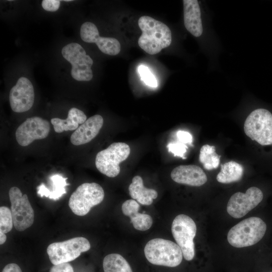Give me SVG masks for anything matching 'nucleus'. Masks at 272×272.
Wrapping results in <instances>:
<instances>
[{"instance_id":"f257e3e1","label":"nucleus","mask_w":272,"mask_h":272,"mask_svg":"<svg viewBox=\"0 0 272 272\" xmlns=\"http://www.w3.org/2000/svg\"><path fill=\"white\" fill-rule=\"evenodd\" d=\"M142 34L138 39L139 46L149 54H156L168 47L172 42L169 28L152 17L143 16L138 20Z\"/></svg>"},{"instance_id":"f03ea898","label":"nucleus","mask_w":272,"mask_h":272,"mask_svg":"<svg viewBox=\"0 0 272 272\" xmlns=\"http://www.w3.org/2000/svg\"><path fill=\"white\" fill-rule=\"evenodd\" d=\"M266 230V224L261 219L252 217L231 228L228 233L227 240L231 245L236 248L250 246L262 238Z\"/></svg>"},{"instance_id":"7ed1b4c3","label":"nucleus","mask_w":272,"mask_h":272,"mask_svg":"<svg viewBox=\"0 0 272 272\" xmlns=\"http://www.w3.org/2000/svg\"><path fill=\"white\" fill-rule=\"evenodd\" d=\"M144 253L152 264L168 267L178 266L183 258L182 251L177 244L162 238H154L148 241Z\"/></svg>"},{"instance_id":"20e7f679","label":"nucleus","mask_w":272,"mask_h":272,"mask_svg":"<svg viewBox=\"0 0 272 272\" xmlns=\"http://www.w3.org/2000/svg\"><path fill=\"white\" fill-rule=\"evenodd\" d=\"M104 197V190L99 184L84 183L79 186L72 194L69 206L74 214L84 216L93 207L100 203Z\"/></svg>"},{"instance_id":"39448f33","label":"nucleus","mask_w":272,"mask_h":272,"mask_svg":"<svg viewBox=\"0 0 272 272\" xmlns=\"http://www.w3.org/2000/svg\"><path fill=\"white\" fill-rule=\"evenodd\" d=\"M244 132L261 145L272 144V114L263 108L252 111L244 124Z\"/></svg>"},{"instance_id":"423d86ee","label":"nucleus","mask_w":272,"mask_h":272,"mask_svg":"<svg viewBox=\"0 0 272 272\" xmlns=\"http://www.w3.org/2000/svg\"><path fill=\"white\" fill-rule=\"evenodd\" d=\"M130 151L127 144L121 142L113 143L97 153L95 159L96 167L103 174L109 177H116L120 171L119 164L127 158Z\"/></svg>"},{"instance_id":"0eeeda50","label":"nucleus","mask_w":272,"mask_h":272,"mask_svg":"<svg viewBox=\"0 0 272 272\" xmlns=\"http://www.w3.org/2000/svg\"><path fill=\"white\" fill-rule=\"evenodd\" d=\"M91 248L89 240L85 237H77L62 242L52 243L47 248V253L53 265L66 263L78 258L81 253Z\"/></svg>"},{"instance_id":"6e6552de","label":"nucleus","mask_w":272,"mask_h":272,"mask_svg":"<svg viewBox=\"0 0 272 272\" xmlns=\"http://www.w3.org/2000/svg\"><path fill=\"white\" fill-rule=\"evenodd\" d=\"M62 56L72 65L71 74L78 81H89L93 78V61L78 43H70L61 50Z\"/></svg>"},{"instance_id":"1a4fd4ad","label":"nucleus","mask_w":272,"mask_h":272,"mask_svg":"<svg viewBox=\"0 0 272 272\" xmlns=\"http://www.w3.org/2000/svg\"><path fill=\"white\" fill-rule=\"evenodd\" d=\"M172 235L180 247L185 260H191L195 254L193 239L196 233L194 221L189 216L180 214L173 221L171 226Z\"/></svg>"},{"instance_id":"9d476101","label":"nucleus","mask_w":272,"mask_h":272,"mask_svg":"<svg viewBox=\"0 0 272 272\" xmlns=\"http://www.w3.org/2000/svg\"><path fill=\"white\" fill-rule=\"evenodd\" d=\"M9 194L14 227L17 231H23L33 224L34 210L27 195L22 194L19 188L15 186L11 187Z\"/></svg>"},{"instance_id":"9b49d317","label":"nucleus","mask_w":272,"mask_h":272,"mask_svg":"<svg viewBox=\"0 0 272 272\" xmlns=\"http://www.w3.org/2000/svg\"><path fill=\"white\" fill-rule=\"evenodd\" d=\"M262 199V192L256 187L248 188L245 193L236 192L228 202L227 212L234 218H241L255 208Z\"/></svg>"},{"instance_id":"f8f14e48","label":"nucleus","mask_w":272,"mask_h":272,"mask_svg":"<svg viewBox=\"0 0 272 272\" xmlns=\"http://www.w3.org/2000/svg\"><path fill=\"white\" fill-rule=\"evenodd\" d=\"M49 122L38 116L28 118L17 128L16 139L21 146L26 147L34 140L46 138L50 131Z\"/></svg>"},{"instance_id":"ddd939ff","label":"nucleus","mask_w":272,"mask_h":272,"mask_svg":"<svg viewBox=\"0 0 272 272\" xmlns=\"http://www.w3.org/2000/svg\"><path fill=\"white\" fill-rule=\"evenodd\" d=\"M34 97V88L30 81L25 77L20 78L10 91L11 109L17 113L29 110L33 105Z\"/></svg>"},{"instance_id":"4468645a","label":"nucleus","mask_w":272,"mask_h":272,"mask_svg":"<svg viewBox=\"0 0 272 272\" xmlns=\"http://www.w3.org/2000/svg\"><path fill=\"white\" fill-rule=\"evenodd\" d=\"M82 40L87 43H94L103 53L109 55L118 54L121 49L119 41L112 37H101L96 26L90 22L84 23L80 29Z\"/></svg>"},{"instance_id":"2eb2a0df","label":"nucleus","mask_w":272,"mask_h":272,"mask_svg":"<svg viewBox=\"0 0 272 272\" xmlns=\"http://www.w3.org/2000/svg\"><path fill=\"white\" fill-rule=\"evenodd\" d=\"M175 182L192 186H200L206 183L208 178L203 170L194 165H180L171 173Z\"/></svg>"},{"instance_id":"dca6fc26","label":"nucleus","mask_w":272,"mask_h":272,"mask_svg":"<svg viewBox=\"0 0 272 272\" xmlns=\"http://www.w3.org/2000/svg\"><path fill=\"white\" fill-rule=\"evenodd\" d=\"M103 121V117L98 114L89 118L72 134L71 142L75 146L90 142L99 133Z\"/></svg>"},{"instance_id":"f3484780","label":"nucleus","mask_w":272,"mask_h":272,"mask_svg":"<svg viewBox=\"0 0 272 272\" xmlns=\"http://www.w3.org/2000/svg\"><path fill=\"white\" fill-rule=\"evenodd\" d=\"M183 19L186 30L193 36L200 37L203 32L201 11L198 1L184 0Z\"/></svg>"},{"instance_id":"a211bd4d","label":"nucleus","mask_w":272,"mask_h":272,"mask_svg":"<svg viewBox=\"0 0 272 272\" xmlns=\"http://www.w3.org/2000/svg\"><path fill=\"white\" fill-rule=\"evenodd\" d=\"M86 120L87 116L83 111L73 107L69 110L65 119L53 118L51 119V123L55 131L61 133L64 131L76 130L79 125L83 124Z\"/></svg>"},{"instance_id":"6ab92c4d","label":"nucleus","mask_w":272,"mask_h":272,"mask_svg":"<svg viewBox=\"0 0 272 272\" xmlns=\"http://www.w3.org/2000/svg\"><path fill=\"white\" fill-rule=\"evenodd\" d=\"M130 196L143 205H150L158 196L157 191L144 186L142 177L135 176L128 187Z\"/></svg>"},{"instance_id":"aec40b11","label":"nucleus","mask_w":272,"mask_h":272,"mask_svg":"<svg viewBox=\"0 0 272 272\" xmlns=\"http://www.w3.org/2000/svg\"><path fill=\"white\" fill-rule=\"evenodd\" d=\"M49 179L51 182L52 188L48 189L44 183H41L37 187V194L41 197L45 196L57 200L66 192L65 187L69 185L66 181L67 178L56 174L50 176Z\"/></svg>"},{"instance_id":"412c9836","label":"nucleus","mask_w":272,"mask_h":272,"mask_svg":"<svg viewBox=\"0 0 272 272\" xmlns=\"http://www.w3.org/2000/svg\"><path fill=\"white\" fill-rule=\"evenodd\" d=\"M221 171L216 179L222 183H230L240 180L243 174V167L237 162L231 161L221 165Z\"/></svg>"},{"instance_id":"4be33fe9","label":"nucleus","mask_w":272,"mask_h":272,"mask_svg":"<svg viewBox=\"0 0 272 272\" xmlns=\"http://www.w3.org/2000/svg\"><path fill=\"white\" fill-rule=\"evenodd\" d=\"M104 272H132L126 259L117 253L106 255L103 261Z\"/></svg>"},{"instance_id":"5701e85b","label":"nucleus","mask_w":272,"mask_h":272,"mask_svg":"<svg viewBox=\"0 0 272 272\" xmlns=\"http://www.w3.org/2000/svg\"><path fill=\"white\" fill-rule=\"evenodd\" d=\"M220 157L216 153V148L214 146L207 144L200 148L199 160L207 170L217 168L220 164Z\"/></svg>"},{"instance_id":"b1692460","label":"nucleus","mask_w":272,"mask_h":272,"mask_svg":"<svg viewBox=\"0 0 272 272\" xmlns=\"http://www.w3.org/2000/svg\"><path fill=\"white\" fill-rule=\"evenodd\" d=\"M133 227L140 231H146L152 226V217L146 214L136 213L129 217Z\"/></svg>"},{"instance_id":"393cba45","label":"nucleus","mask_w":272,"mask_h":272,"mask_svg":"<svg viewBox=\"0 0 272 272\" xmlns=\"http://www.w3.org/2000/svg\"><path fill=\"white\" fill-rule=\"evenodd\" d=\"M13 219L11 211L8 207L0 208V232L4 233L9 232L12 229Z\"/></svg>"},{"instance_id":"a878e982","label":"nucleus","mask_w":272,"mask_h":272,"mask_svg":"<svg viewBox=\"0 0 272 272\" xmlns=\"http://www.w3.org/2000/svg\"><path fill=\"white\" fill-rule=\"evenodd\" d=\"M139 72L142 80L147 85L156 87L157 83L155 76L151 73L149 68L144 65H140L139 67Z\"/></svg>"},{"instance_id":"bb28decb","label":"nucleus","mask_w":272,"mask_h":272,"mask_svg":"<svg viewBox=\"0 0 272 272\" xmlns=\"http://www.w3.org/2000/svg\"><path fill=\"white\" fill-rule=\"evenodd\" d=\"M167 148L169 152H172L175 156L185 159L184 154L186 152L187 146L181 142H173L169 143Z\"/></svg>"},{"instance_id":"cd10ccee","label":"nucleus","mask_w":272,"mask_h":272,"mask_svg":"<svg viewBox=\"0 0 272 272\" xmlns=\"http://www.w3.org/2000/svg\"><path fill=\"white\" fill-rule=\"evenodd\" d=\"M139 209V204L133 199L127 200L125 201L122 205V211L123 214L128 217L138 213Z\"/></svg>"},{"instance_id":"c85d7f7f","label":"nucleus","mask_w":272,"mask_h":272,"mask_svg":"<svg viewBox=\"0 0 272 272\" xmlns=\"http://www.w3.org/2000/svg\"><path fill=\"white\" fill-rule=\"evenodd\" d=\"M60 1L58 0H43L41 5L44 10L49 12H55L58 10Z\"/></svg>"},{"instance_id":"c756f323","label":"nucleus","mask_w":272,"mask_h":272,"mask_svg":"<svg viewBox=\"0 0 272 272\" xmlns=\"http://www.w3.org/2000/svg\"><path fill=\"white\" fill-rule=\"evenodd\" d=\"M49 272H74L73 267L68 262L63 263L52 266Z\"/></svg>"},{"instance_id":"7c9ffc66","label":"nucleus","mask_w":272,"mask_h":272,"mask_svg":"<svg viewBox=\"0 0 272 272\" xmlns=\"http://www.w3.org/2000/svg\"><path fill=\"white\" fill-rule=\"evenodd\" d=\"M176 135L179 141L184 144H191L192 142V137L187 131L179 130L177 132Z\"/></svg>"},{"instance_id":"2f4dec72","label":"nucleus","mask_w":272,"mask_h":272,"mask_svg":"<svg viewBox=\"0 0 272 272\" xmlns=\"http://www.w3.org/2000/svg\"><path fill=\"white\" fill-rule=\"evenodd\" d=\"M2 272H22V271L18 264L11 263L6 265Z\"/></svg>"},{"instance_id":"473e14b6","label":"nucleus","mask_w":272,"mask_h":272,"mask_svg":"<svg viewBox=\"0 0 272 272\" xmlns=\"http://www.w3.org/2000/svg\"><path fill=\"white\" fill-rule=\"evenodd\" d=\"M7 236L6 234L3 232H0V244H3L6 241Z\"/></svg>"},{"instance_id":"72a5a7b5","label":"nucleus","mask_w":272,"mask_h":272,"mask_svg":"<svg viewBox=\"0 0 272 272\" xmlns=\"http://www.w3.org/2000/svg\"><path fill=\"white\" fill-rule=\"evenodd\" d=\"M65 1V2H71L72 1H71V0H65V1Z\"/></svg>"},{"instance_id":"f704fd0d","label":"nucleus","mask_w":272,"mask_h":272,"mask_svg":"<svg viewBox=\"0 0 272 272\" xmlns=\"http://www.w3.org/2000/svg\"><path fill=\"white\" fill-rule=\"evenodd\" d=\"M270 272H272V271H270Z\"/></svg>"}]
</instances>
